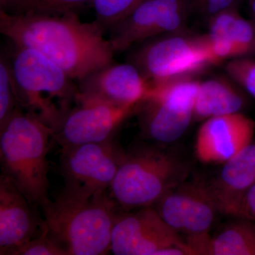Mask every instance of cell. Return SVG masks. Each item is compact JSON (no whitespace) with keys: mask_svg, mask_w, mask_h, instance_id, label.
Segmentation results:
<instances>
[{"mask_svg":"<svg viewBox=\"0 0 255 255\" xmlns=\"http://www.w3.org/2000/svg\"><path fill=\"white\" fill-rule=\"evenodd\" d=\"M206 255H255V225L246 219L231 223L211 238Z\"/></svg>","mask_w":255,"mask_h":255,"instance_id":"obj_19","label":"cell"},{"mask_svg":"<svg viewBox=\"0 0 255 255\" xmlns=\"http://www.w3.org/2000/svg\"><path fill=\"white\" fill-rule=\"evenodd\" d=\"M14 255H66L63 250L48 235L43 221L41 231L26 244L18 248Z\"/></svg>","mask_w":255,"mask_h":255,"instance_id":"obj_24","label":"cell"},{"mask_svg":"<svg viewBox=\"0 0 255 255\" xmlns=\"http://www.w3.org/2000/svg\"><path fill=\"white\" fill-rule=\"evenodd\" d=\"M253 23H254L255 26V16L254 18V19L253 20Z\"/></svg>","mask_w":255,"mask_h":255,"instance_id":"obj_28","label":"cell"},{"mask_svg":"<svg viewBox=\"0 0 255 255\" xmlns=\"http://www.w3.org/2000/svg\"><path fill=\"white\" fill-rule=\"evenodd\" d=\"M32 204L4 174L0 177V255L15 252L38 234L43 220L37 217Z\"/></svg>","mask_w":255,"mask_h":255,"instance_id":"obj_15","label":"cell"},{"mask_svg":"<svg viewBox=\"0 0 255 255\" xmlns=\"http://www.w3.org/2000/svg\"><path fill=\"white\" fill-rule=\"evenodd\" d=\"M92 0H0V10L10 14L58 16L78 13Z\"/></svg>","mask_w":255,"mask_h":255,"instance_id":"obj_20","label":"cell"},{"mask_svg":"<svg viewBox=\"0 0 255 255\" xmlns=\"http://www.w3.org/2000/svg\"><path fill=\"white\" fill-rule=\"evenodd\" d=\"M199 83L189 76L152 86L137 107L143 135L159 143L182 136L194 120Z\"/></svg>","mask_w":255,"mask_h":255,"instance_id":"obj_6","label":"cell"},{"mask_svg":"<svg viewBox=\"0 0 255 255\" xmlns=\"http://www.w3.org/2000/svg\"><path fill=\"white\" fill-rule=\"evenodd\" d=\"M146 0H92L96 21L105 30L113 27L131 14Z\"/></svg>","mask_w":255,"mask_h":255,"instance_id":"obj_21","label":"cell"},{"mask_svg":"<svg viewBox=\"0 0 255 255\" xmlns=\"http://www.w3.org/2000/svg\"><path fill=\"white\" fill-rule=\"evenodd\" d=\"M185 1L146 0L110 28L109 41L114 53H122L134 45L179 30L184 22Z\"/></svg>","mask_w":255,"mask_h":255,"instance_id":"obj_12","label":"cell"},{"mask_svg":"<svg viewBox=\"0 0 255 255\" xmlns=\"http://www.w3.org/2000/svg\"><path fill=\"white\" fill-rule=\"evenodd\" d=\"M153 206L172 229L187 236L194 254L206 255L209 232L220 212L210 184L184 180Z\"/></svg>","mask_w":255,"mask_h":255,"instance_id":"obj_8","label":"cell"},{"mask_svg":"<svg viewBox=\"0 0 255 255\" xmlns=\"http://www.w3.org/2000/svg\"><path fill=\"white\" fill-rule=\"evenodd\" d=\"M255 133V121L241 112L207 119L196 135V158L202 163H226L253 142Z\"/></svg>","mask_w":255,"mask_h":255,"instance_id":"obj_13","label":"cell"},{"mask_svg":"<svg viewBox=\"0 0 255 255\" xmlns=\"http://www.w3.org/2000/svg\"><path fill=\"white\" fill-rule=\"evenodd\" d=\"M18 108L17 90L8 55L1 53L0 59V128Z\"/></svg>","mask_w":255,"mask_h":255,"instance_id":"obj_22","label":"cell"},{"mask_svg":"<svg viewBox=\"0 0 255 255\" xmlns=\"http://www.w3.org/2000/svg\"><path fill=\"white\" fill-rule=\"evenodd\" d=\"M79 95L121 107H137L152 86L132 63H112L79 81Z\"/></svg>","mask_w":255,"mask_h":255,"instance_id":"obj_14","label":"cell"},{"mask_svg":"<svg viewBox=\"0 0 255 255\" xmlns=\"http://www.w3.org/2000/svg\"><path fill=\"white\" fill-rule=\"evenodd\" d=\"M180 248L194 251L152 206L133 213L119 212L112 231L111 253L115 255H162L164 251Z\"/></svg>","mask_w":255,"mask_h":255,"instance_id":"obj_10","label":"cell"},{"mask_svg":"<svg viewBox=\"0 0 255 255\" xmlns=\"http://www.w3.org/2000/svg\"><path fill=\"white\" fill-rule=\"evenodd\" d=\"M187 166L177 156L144 146L126 153L110 196L126 211L153 206L187 179Z\"/></svg>","mask_w":255,"mask_h":255,"instance_id":"obj_5","label":"cell"},{"mask_svg":"<svg viewBox=\"0 0 255 255\" xmlns=\"http://www.w3.org/2000/svg\"><path fill=\"white\" fill-rule=\"evenodd\" d=\"M226 69L231 78L255 98V58H235Z\"/></svg>","mask_w":255,"mask_h":255,"instance_id":"obj_23","label":"cell"},{"mask_svg":"<svg viewBox=\"0 0 255 255\" xmlns=\"http://www.w3.org/2000/svg\"><path fill=\"white\" fill-rule=\"evenodd\" d=\"M0 31L11 44L39 52L78 82L114 63L105 28L97 21L83 22L76 12L16 15L0 10Z\"/></svg>","mask_w":255,"mask_h":255,"instance_id":"obj_1","label":"cell"},{"mask_svg":"<svg viewBox=\"0 0 255 255\" xmlns=\"http://www.w3.org/2000/svg\"><path fill=\"white\" fill-rule=\"evenodd\" d=\"M126 152L115 137L105 141L62 147L60 171L63 190L83 196L107 192Z\"/></svg>","mask_w":255,"mask_h":255,"instance_id":"obj_9","label":"cell"},{"mask_svg":"<svg viewBox=\"0 0 255 255\" xmlns=\"http://www.w3.org/2000/svg\"><path fill=\"white\" fill-rule=\"evenodd\" d=\"M248 1L255 16V0H248Z\"/></svg>","mask_w":255,"mask_h":255,"instance_id":"obj_27","label":"cell"},{"mask_svg":"<svg viewBox=\"0 0 255 255\" xmlns=\"http://www.w3.org/2000/svg\"><path fill=\"white\" fill-rule=\"evenodd\" d=\"M53 137L62 147L105 141L137 107H121L80 95Z\"/></svg>","mask_w":255,"mask_h":255,"instance_id":"obj_11","label":"cell"},{"mask_svg":"<svg viewBox=\"0 0 255 255\" xmlns=\"http://www.w3.org/2000/svg\"><path fill=\"white\" fill-rule=\"evenodd\" d=\"M48 235L66 255L111 253L119 206L110 192L83 196L62 190L41 206Z\"/></svg>","mask_w":255,"mask_h":255,"instance_id":"obj_2","label":"cell"},{"mask_svg":"<svg viewBox=\"0 0 255 255\" xmlns=\"http://www.w3.org/2000/svg\"><path fill=\"white\" fill-rule=\"evenodd\" d=\"M231 216L255 221V184L243 194Z\"/></svg>","mask_w":255,"mask_h":255,"instance_id":"obj_25","label":"cell"},{"mask_svg":"<svg viewBox=\"0 0 255 255\" xmlns=\"http://www.w3.org/2000/svg\"><path fill=\"white\" fill-rule=\"evenodd\" d=\"M12 47L8 56L20 107L56 131L76 102L78 87L63 69L39 52Z\"/></svg>","mask_w":255,"mask_h":255,"instance_id":"obj_4","label":"cell"},{"mask_svg":"<svg viewBox=\"0 0 255 255\" xmlns=\"http://www.w3.org/2000/svg\"><path fill=\"white\" fill-rule=\"evenodd\" d=\"M240 0H192L196 9L212 16L224 10L236 7Z\"/></svg>","mask_w":255,"mask_h":255,"instance_id":"obj_26","label":"cell"},{"mask_svg":"<svg viewBox=\"0 0 255 255\" xmlns=\"http://www.w3.org/2000/svg\"><path fill=\"white\" fill-rule=\"evenodd\" d=\"M255 184V142L223 164L210 184L219 211L232 215L242 196Z\"/></svg>","mask_w":255,"mask_h":255,"instance_id":"obj_16","label":"cell"},{"mask_svg":"<svg viewBox=\"0 0 255 255\" xmlns=\"http://www.w3.org/2000/svg\"><path fill=\"white\" fill-rule=\"evenodd\" d=\"M53 133V129L21 108L0 128L1 174L32 204L41 207L49 200L47 154Z\"/></svg>","mask_w":255,"mask_h":255,"instance_id":"obj_3","label":"cell"},{"mask_svg":"<svg viewBox=\"0 0 255 255\" xmlns=\"http://www.w3.org/2000/svg\"><path fill=\"white\" fill-rule=\"evenodd\" d=\"M244 96L231 82L221 78L200 82L194 109V121L238 113L244 108Z\"/></svg>","mask_w":255,"mask_h":255,"instance_id":"obj_17","label":"cell"},{"mask_svg":"<svg viewBox=\"0 0 255 255\" xmlns=\"http://www.w3.org/2000/svg\"><path fill=\"white\" fill-rule=\"evenodd\" d=\"M210 36L232 43L241 58L255 53V26L243 17L236 7L211 16Z\"/></svg>","mask_w":255,"mask_h":255,"instance_id":"obj_18","label":"cell"},{"mask_svg":"<svg viewBox=\"0 0 255 255\" xmlns=\"http://www.w3.org/2000/svg\"><path fill=\"white\" fill-rule=\"evenodd\" d=\"M131 60L151 86L189 77L219 63L211 50L207 35L159 38L144 44Z\"/></svg>","mask_w":255,"mask_h":255,"instance_id":"obj_7","label":"cell"}]
</instances>
